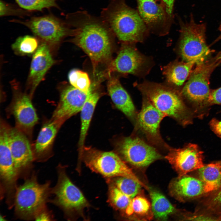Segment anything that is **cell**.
Returning a JSON list of instances; mask_svg holds the SVG:
<instances>
[{
  "label": "cell",
  "mask_w": 221,
  "mask_h": 221,
  "mask_svg": "<svg viewBox=\"0 0 221 221\" xmlns=\"http://www.w3.org/2000/svg\"><path fill=\"white\" fill-rule=\"evenodd\" d=\"M72 41L90 58L95 72L99 64L109 60L112 53V31L100 17L81 10L67 15Z\"/></svg>",
  "instance_id": "obj_1"
},
{
  "label": "cell",
  "mask_w": 221,
  "mask_h": 221,
  "mask_svg": "<svg viewBox=\"0 0 221 221\" xmlns=\"http://www.w3.org/2000/svg\"><path fill=\"white\" fill-rule=\"evenodd\" d=\"M100 17L123 43L143 42L149 32L138 10L128 6L126 0H109Z\"/></svg>",
  "instance_id": "obj_2"
},
{
  "label": "cell",
  "mask_w": 221,
  "mask_h": 221,
  "mask_svg": "<svg viewBox=\"0 0 221 221\" xmlns=\"http://www.w3.org/2000/svg\"><path fill=\"white\" fill-rule=\"evenodd\" d=\"M179 50L183 61L194 62L196 66L204 63L212 52L206 42V23H196L192 14L189 21L179 19Z\"/></svg>",
  "instance_id": "obj_3"
},
{
  "label": "cell",
  "mask_w": 221,
  "mask_h": 221,
  "mask_svg": "<svg viewBox=\"0 0 221 221\" xmlns=\"http://www.w3.org/2000/svg\"><path fill=\"white\" fill-rule=\"evenodd\" d=\"M143 95L159 110L182 124L187 119V109L180 94L161 84L145 82L138 86Z\"/></svg>",
  "instance_id": "obj_4"
},
{
  "label": "cell",
  "mask_w": 221,
  "mask_h": 221,
  "mask_svg": "<svg viewBox=\"0 0 221 221\" xmlns=\"http://www.w3.org/2000/svg\"><path fill=\"white\" fill-rule=\"evenodd\" d=\"M79 161L83 160L91 170L104 177L110 179L119 176L127 177L146 187L116 153L103 151L84 146Z\"/></svg>",
  "instance_id": "obj_5"
},
{
  "label": "cell",
  "mask_w": 221,
  "mask_h": 221,
  "mask_svg": "<svg viewBox=\"0 0 221 221\" xmlns=\"http://www.w3.org/2000/svg\"><path fill=\"white\" fill-rule=\"evenodd\" d=\"M49 184H39L32 178L17 189L15 196V211L23 219L34 218L44 209L49 192Z\"/></svg>",
  "instance_id": "obj_6"
},
{
  "label": "cell",
  "mask_w": 221,
  "mask_h": 221,
  "mask_svg": "<svg viewBox=\"0 0 221 221\" xmlns=\"http://www.w3.org/2000/svg\"><path fill=\"white\" fill-rule=\"evenodd\" d=\"M115 147L116 153L124 161L138 168L146 167L162 157L153 146L138 136L122 138Z\"/></svg>",
  "instance_id": "obj_7"
},
{
  "label": "cell",
  "mask_w": 221,
  "mask_h": 221,
  "mask_svg": "<svg viewBox=\"0 0 221 221\" xmlns=\"http://www.w3.org/2000/svg\"><path fill=\"white\" fill-rule=\"evenodd\" d=\"M221 62L220 55L211 61H206L196 66L181 91L182 95L194 103L207 102L211 92L210 77L214 69Z\"/></svg>",
  "instance_id": "obj_8"
},
{
  "label": "cell",
  "mask_w": 221,
  "mask_h": 221,
  "mask_svg": "<svg viewBox=\"0 0 221 221\" xmlns=\"http://www.w3.org/2000/svg\"><path fill=\"white\" fill-rule=\"evenodd\" d=\"M54 202L66 212L82 215L89 204L82 192L69 178L64 169H58L57 183L52 191Z\"/></svg>",
  "instance_id": "obj_9"
},
{
  "label": "cell",
  "mask_w": 221,
  "mask_h": 221,
  "mask_svg": "<svg viewBox=\"0 0 221 221\" xmlns=\"http://www.w3.org/2000/svg\"><path fill=\"white\" fill-rule=\"evenodd\" d=\"M166 116L144 96L142 109L138 114L135 125L150 144L168 150L170 147L162 139L160 132L161 122Z\"/></svg>",
  "instance_id": "obj_10"
},
{
  "label": "cell",
  "mask_w": 221,
  "mask_h": 221,
  "mask_svg": "<svg viewBox=\"0 0 221 221\" xmlns=\"http://www.w3.org/2000/svg\"><path fill=\"white\" fill-rule=\"evenodd\" d=\"M20 23L48 45L57 44L71 33L70 28L66 22L51 15L34 17Z\"/></svg>",
  "instance_id": "obj_11"
},
{
  "label": "cell",
  "mask_w": 221,
  "mask_h": 221,
  "mask_svg": "<svg viewBox=\"0 0 221 221\" xmlns=\"http://www.w3.org/2000/svg\"><path fill=\"white\" fill-rule=\"evenodd\" d=\"M123 43L117 57L109 65L107 74L116 72L138 76L144 72L149 65L147 58L138 50L134 43Z\"/></svg>",
  "instance_id": "obj_12"
},
{
  "label": "cell",
  "mask_w": 221,
  "mask_h": 221,
  "mask_svg": "<svg viewBox=\"0 0 221 221\" xmlns=\"http://www.w3.org/2000/svg\"><path fill=\"white\" fill-rule=\"evenodd\" d=\"M138 11L149 32L159 35L169 31L173 17L168 13L164 6L155 0L137 2Z\"/></svg>",
  "instance_id": "obj_13"
},
{
  "label": "cell",
  "mask_w": 221,
  "mask_h": 221,
  "mask_svg": "<svg viewBox=\"0 0 221 221\" xmlns=\"http://www.w3.org/2000/svg\"><path fill=\"white\" fill-rule=\"evenodd\" d=\"M168 151L165 158L173 167L179 177L204 165L203 152L196 144L189 143L181 148L170 147Z\"/></svg>",
  "instance_id": "obj_14"
},
{
  "label": "cell",
  "mask_w": 221,
  "mask_h": 221,
  "mask_svg": "<svg viewBox=\"0 0 221 221\" xmlns=\"http://www.w3.org/2000/svg\"><path fill=\"white\" fill-rule=\"evenodd\" d=\"M89 92L85 93L72 86L65 88L61 93L59 103L52 119L62 124L80 111Z\"/></svg>",
  "instance_id": "obj_15"
},
{
  "label": "cell",
  "mask_w": 221,
  "mask_h": 221,
  "mask_svg": "<svg viewBox=\"0 0 221 221\" xmlns=\"http://www.w3.org/2000/svg\"><path fill=\"white\" fill-rule=\"evenodd\" d=\"M10 146L14 166L18 173L32 162L33 152L29 141L21 130L9 128Z\"/></svg>",
  "instance_id": "obj_16"
},
{
  "label": "cell",
  "mask_w": 221,
  "mask_h": 221,
  "mask_svg": "<svg viewBox=\"0 0 221 221\" xmlns=\"http://www.w3.org/2000/svg\"><path fill=\"white\" fill-rule=\"evenodd\" d=\"M54 62L48 45L43 42L33 54L31 64L28 83L31 93Z\"/></svg>",
  "instance_id": "obj_17"
},
{
  "label": "cell",
  "mask_w": 221,
  "mask_h": 221,
  "mask_svg": "<svg viewBox=\"0 0 221 221\" xmlns=\"http://www.w3.org/2000/svg\"><path fill=\"white\" fill-rule=\"evenodd\" d=\"M11 110L18 128L22 131L29 132L38 121L36 110L27 95L21 94L16 96L11 106Z\"/></svg>",
  "instance_id": "obj_18"
},
{
  "label": "cell",
  "mask_w": 221,
  "mask_h": 221,
  "mask_svg": "<svg viewBox=\"0 0 221 221\" xmlns=\"http://www.w3.org/2000/svg\"><path fill=\"white\" fill-rule=\"evenodd\" d=\"M9 128L3 123L0 130V177L7 187L13 186L15 182L18 173L14 163L10 146Z\"/></svg>",
  "instance_id": "obj_19"
},
{
  "label": "cell",
  "mask_w": 221,
  "mask_h": 221,
  "mask_svg": "<svg viewBox=\"0 0 221 221\" xmlns=\"http://www.w3.org/2000/svg\"><path fill=\"white\" fill-rule=\"evenodd\" d=\"M108 94L116 107L128 118L135 123L138 114L130 95L116 78H111L108 81Z\"/></svg>",
  "instance_id": "obj_20"
},
{
  "label": "cell",
  "mask_w": 221,
  "mask_h": 221,
  "mask_svg": "<svg viewBox=\"0 0 221 221\" xmlns=\"http://www.w3.org/2000/svg\"><path fill=\"white\" fill-rule=\"evenodd\" d=\"M169 189L172 196L179 200L193 197L205 193L204 184L200 179L185 175L173 180L169 185Z\"/></svg>",
  "instance_id": "obj_21"
},
{
  "label": "cell",
  "mask_w": 221,
  "mask_h": 221,
  "mask_svg": "<svg viewBox=\"0 0 221 221\" xmlns=\"http://www.w3.org/2000/svg\"><path fill=\"white\" fill-rule=\"evenodd\" d=\"M61 125L59 122L52 119L43 125L35 144L34 151L37 155L43 156L49 151Z\"/></svg>",
  "instance_id": "obj_22"
},
{
  "label": "cell",
  "mask_w": 221,
  "mask_h": 221,
  "mask_svg": "<svg viewBox=\"0 0 221 221\" xmlns=\"http://www.w3.org/2000/svg\"><path fill=\"white\" fill-rule=\"evenodd\" d=\"M100 97L99 94L90 91L81 111V127L79 141V157L84 147V143L90 122L97 103Z\"/></svg>",
  "instance_id": "obj_23"
},
{
  "label": "cell",
  "mask_w": 221,
  "mask_h": 221,
  "mask_svg": "<svg viewBox=\"0 0 221 221\" xmlns=\"http://www.w3.org/2000/svg\"><path fill=\"white\" fill-rule=\"evenodd\" d=\"M195 65L193 62L175 61L165 67L164 74L169 83L176 86H180L189 76Z\"/></svg>",
  "instance_id": "obj_24"
},
{
  "label": "cell",
  "mask_w": 221,
  "mask_h": 221,
  "mask_svg": "<svg viewBox=\"0 0 221 221\" xmlns=\"http://www.w3.org/2000/svg\"><path fill=\"white\" fill-rule=\"evenodd\" d=\"M200 179L204 184L205 193L218 189L221 185V167L220 162L204 165L199 169Z\"/></svg>",
  "instance_id": "obj_25"
},
{
  "label": "cell",
  "mask_w": 221,
  "mask_h": 221,
  "mask_svg": "<svg viewBox=\"0 0 221 221\" xmlns=\"http://www.w3.org/2000/svg\"><path fill=\"white\" fill-rule=\"evenodd\" d=\"M152 207L155 217L165 220L175 210V208L162 194L154 190L150 191Z\"/></svg>",
  "instance_id": "obj_26"
},
{
  "label": "cell",
  "mask_w": 221,
  "mask_h": 221,
  "mask_svg": "<svg viewBox=\"0 0 221 221\" xmlns=\"http://www.w3.org/2000/svg\"><path fill=\"white\" fill-rule=\"evenodd\" d=\"M38 46L37 38L28 35L18 37L12 46L15 52L21 56H29L33 54Z\"/></svg>",
  "instance_id": "obj_27"
},
{
  "label": "cell",
  "mask_w": 221,
  "mask_h": 221,
  "mask_svg": "<svg viewBox=\"0 0 221 221\" xmlns=\"http://www.w3.org/2000/svg\"><path fill=\"white\" fill-rule=\"evenodd\" d=\"M112 178L111 183L131 199L137 195L142 186L135 180L127 177L119 176Z\"/></svg>",
  "instance_id": "obj_28"
},
{
  "label": "cell",
  "mask_w": 221,
  "mask_h": 221,
  "mask_svg": "<svg viewBox=\"0 0 221 221\" xmlns=\"http://www.w3.org/2000/svg\"><path fill=\"white\" fill-rule=\"evenodd\" d=\"M132 199L122 193L112 184L111 183L110 185L108 200L110 204L115 209L125 211Z\"/></svg>",
  "instance_id": "obj_29"
},
{
  "label": "cell",
  "mask_w": 221,
  "mask_h": 221,
  "mask_svg": "<svg viewBox=\"0 0 221 221\" xmlns=\"http://www.w3.org/2000/svg\"><path fill=\"white\" fill-rule=\"evenodd\" d=\"M68 79L72 86L85 93H88L91 89L90 79L86 72L72 69L68 73Z\"/></svg>",
  "instance_id": "obj_30"
},
{
  "label": "cell",
  "mask_w": 221,
  "mask_h": 221,
  "mask_svg": "<svg viewBox=\"0 0 221 221\" xmlns=\"http://www.w3.org/2000/svg\"><path fill=\"white\" fill-rule=\"evenodd\" d=\"M150 207V203L147 199L143 196H137L132 199L125 210V212L128 216L131 215L134 213L144 215L148 212Z\"/></svg>",
  "instance_id": "obj_31"
},
{
  "label": "cell",
  "mask_w": 221,
  "mask_h": 221,
  "mask_svg": "<svg viewBox=\"0 0 221 221\" xmlns=\"http://www.w3.org/2000/svg\"><path fill=\"white\" fill-rule=\"evenodd\" d=\"M18 5L25 10L42 11L44 9L57 7L58 0H15Z\"/></svg>",
  "instance_id": "obj_32"
},
{
  "label": "cell",
  "mask_w": 221,
  "mask_h": 221,
  "mask_svg": "<svg viewBox=\"0 0 221 221\" xmlns=\"http://www.w3.org/2000/svg\"><path fill=\"white\" fill-rule=\"evenodd\" d=\"M207 102L211 104H221V87L211 91Z\"/></svg>",
  "instance_id": "obj_33"
},
{
  "label": "cell",
  "mask_w": 221,
  "mask_h": 221,
  "mask_svg": "<svg viewBox=\"0 0 221 221\" xmlns=\"http://www.w3.org/2000/svg\"><path fill=\"white\" fill-rule=\"evenodd\" d=\"M209 125L213 132L216 135L221 137V121L213 118L210 122Z\"/></svg>",
  "instance_id": "obj_34"
},
{
  "label": "cell",
  "mask_w": 221,
  "mask_h": 221,
  "mask_svg": "<svg viewBox=\"0 0 221 221\" xmlns=\"http://www.w3.org/2000/svg\"><path fill=\"white\" fill-rule=\"evenodd\" d=\"M161 3L164 6L169 14L173 16V9L175 0H161Z\"/></svg>",
  "instance_id": "obj_35"
},
{
  "label": "cell",
  "mask_w": 221,
  "mask_h": 221,
  "mask_svg": "<svg viewBox=\"0 0 221 221\" xmlns=\"http://www.w3.org/2000/svg\"><path fill=\"white\" fill-rule=\"evenodd\" d=\"M44 209L39 212L35 216L34 219L37 221H48L51 219L50 215Z\"/></svg>",
  "instance_id": "obj_36"
},
{
  "label": "cell",
  "mask_w": 221,
  "mask_h": 221,
  "mask_svg": "<svg viewBox=\"0 0 221 221\" xmlns=\"http://www.w3.org/2000/svg\"><path fill=\"white\" fill-rule=\"evenodd\" d=\"M13 11L10 6L1 0L0 1V15L1 16L10 14L12 13Z\"/></svg>",
  "instance_id": "obj_37"
},
{
  "label": "cell",
  "mask_w": 221,
  "mask_h": 221,
  "mask_svg": "<svg viewBox=\"0 0 221 221\" xmlns=\"http://www.w3.org/2000/svg\"><path fill=\"white\" fill-rule=\"evenodd\" d=\"M214 201L221 206V194H217L214 199Z\"/></svg>",
  "instance_id": "obj_38"
},
{
  "label": "cell",
  "mask_w": 221,
  "mask_h": 221,
  "mask_svg": "<svg viewBox=\"0 0 221 221\" xmlns=\"http://www.w3.org/2000/svg\"><path fill=\"white\" fill-rule=\"evenodd\" d=\"M155 0H137V2L138 1H153Z\"/></svg>",
  "instance_id": "obj_39"
},
{
  "label": "cell",
  "mask_w": 221,
  "mask_h": 221,
  "mask_svg": "<svg viewBox=\"0 0 221 221\" xmlns=\"http://www.w3.org/2000/svg\"><path fill=\"white\" fill-rule=\"evenodd\" d=\"M0 221H3V220H5L4 219V218L3 217H2V216H1V215L0 216Z\"/></svg>",
  "instance_id": "obj_40"
},
{
  "label": "cell",
  "mask_w": 221,
  "mask_h": 221,
  "mask_svg": "<svg viewBox=\"0 0 221 221\" xmlns=\"http://www.w3.org/2000/svg\"><path fill=\"white\" fill-rule=\"evenodd\" d=\"M219 30L220 31L221 33V24L219 26Z\"/></svg>",
  "instance_id": "obj_41"
},
{
  "label": "cell",
  "mask_w": 221,
  "mask_h": 221,
  "mask_svg": "<svg viewBox=\"0 0 221 221\" xmlns=\"http://www.w3.org/2000/svg\"><path fill=\"white\" fill-rule=\"evenodd\" d=\"M220 165H221V162H220Z\"/></svg>",
  "instance_id": "obj_42"
},
{
  "label": "cell",
  "mask_w": 221,
  "mask_h": 221,
  "mask_svg": "<svg viewBox=\"0 0 221 221\" xmlns=\"http://www.w3.org/2000/svg\"></svg>",
  "instance_id": "obj_43"
}]
</instances>
